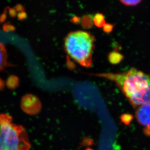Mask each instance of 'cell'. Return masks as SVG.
Listing matches in <instances>:
<instances>
[{
	"mask_svg": "<svg viewBox=\"0 0 150 150\" xmlns=\"http://www.w3.org/2000/svg\"><path fill=\"white\" fill-rule=\"evenodd\" d=\"M93 75L115 82L134 107L150 105V77L142 71L131 68L125 72Z\"/></svg>",
	"mask_w": 150,
	"mask_h": 150,
	"instance_id": "6da1fadb",
	"label": "cell"
},
{
	"mask_svg": "<svg viewBox=\"0 0 150 150\" xmlns=\"http://www.w3.org/2000/svg\"><path fill=\"white\" fill-rule=\"evenodd\" d=\"M94 41L93 35L87 32H71L66 37L65 48L74 61L83 67L89 68L92 64Z\"/></svg>",
	"mask_w": 150,
	"mask_h": 150,
	"instance_id": "7a4b0ae2",
	"label": "cell"
},
{
	"mask_svg": "<svg viewBox=\"0 0 150 150\" xmlns=\"http://www.w3.org/2000/svg\"><path fill=\"white\" fill-rule=\"evenodd\" d=\"M25 130L7 114L0 115V150H30Z\"/></svg>",
	"mask_w": 150,
	"mask_h": 150,
	"instance_id": "3957f363",
	"label": "cell"
},
{
	"mask_svg": "<svg viewBox=\"0 0 150 150\" xmlns=\"http://www.w3.org/2000/svg\"><path fill=\"white\" fill-rule=\"evenodd\" d=\"M136 118L140 125L150 133V105L139 106L136 112Z\"/></svg>",
	"mask_w": 150,
	"mask_h": 150,
	"instance_id": "277c9868",
	"label": "cell"
},
{
	"mask_svg": "<svg viewBox=\"0 0 150 150\" xmlns=\"http://www.w3.org/2000/svg\"><path fill=\"white\" fill-rule=\"evenodd\" d=\"M21 105L25 112L30 114L36 113L41 108L40 100L36 97L30 94L23 97Z\"/></svg>",
	"mask_w": 150,
	"mask_h": 150,
	"instance_id": "5b68a950",
	"label": "cell"
},
{
	"mask_svg": "<svg viewBox=\"0 0 150 150\" xmlns=\"http://www.w3.org/2000/svg\"><path fill=\"white\" fill-rule=\"evenodd\" d=\"M7 53L5 47L0 42V71L7 65Z\"/></svg>",
	"mask_w": 150,
	"mask_h": 150,
	"instance_id": "8992f818",
	"label": "cell"
},
{
	"mask_svg": "<svg viewBox=\"0 0 150 150\" xmlns=\"http://www.w3.org/2000/svg\"><path fill=\"white\" fill-rule=\"evenodd\" d=\"M109 62L113 64H117L123 59V56L120 53L113 51L111 52L108 56Z\"/></svg>",
	"mask_w": 150,
	"mask_h": 150,
	"instance_id": "52a82bcc",
	"label": "cell"
},
{
	"mask_svg": "<svg viewBox=\"0 0 150 150\" xmlns=\"http://www.w3.org/2000/svg\"><path fill=\"white\" fill-rule=\"evenodd\" d=\"M93 23L97 27H103L105 24V17L101 13H98L95 15L93 18Z\"/></svg>",
	"mask_w": 150,
	"mask_h": 150,
	"instance_id": "ba28073f",
	"label": "cell"
},
{
	"mask_svg": "<svg viewBox=\"0 0 150 150\" xmlns=\"http://www.w3.org/2000/svg\"><path fill=\"white\" fill-rule=\"evenodd\" d=\"M81 23L84 28H91L93 25V18L91 15H86L82 17L81 20Z\"/></svg>",
	"mask_w": 150,
	"mask_h": 150,
	"instance_id": "9c48e42d",
	"label": "cell"
},
{
	"mask_svg": "<svg viewBox=\"0 0 150 150\" xmlns=\"http://www.w3.org/2000/svg\"><path fill=\"white\" fill-rule=\"evenodd\" d=\"M18 83V79L17 77L15 76H12L9 78L7 81V86L9 88H14L17 86Z\"/></svg>",
	"mask_w": 150,
	"mask_h": 150,
	"instance_id": "30bf717a",
	"label": "cell"
},
{
	"mask_svg": "<svg viewBox=\"0 0 150 150\" xmlns=\"http://www.w3.org/2000/svg\"><path fill=\"white\" fill-rule=\"evenodd\" d=\"M142 1L140 0H131V1H125V0H122L120 2L122 3L123 4L127 6H134L137 5Z\"/></svg>",
	"mask_w": 150,
	"mask_h": 150,
	"instance_id": "8fae6325",
	"label": "cell"
},
{
	"mask_svg": "<svg viewBox=\"0 0 150 150\" xmlns=\"http://www.w3.org/2000/svg\"><path fill=\"white\" fill-rule=\"evenodd\" d=\"M113 28V24L110 23H105L103 26V31L106 33H110L112 31Z\"/></svg>",
	"mask_w": 150,
	"mask_h": 150,
	"instance_id": "7c38bea8",
	"label": "cell"
}]
</instances>
